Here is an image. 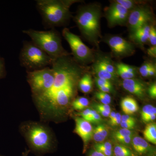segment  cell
<instances>
[{
  "label": "cell",
  "instance_id": "c3c4849f",
  "mask_svg": "<svg viewBox=\"0 0 156 156\" xmlns=\"http://www.w3.org/2000/svg\"><path fill=\"white\" fill-rule=\"evenodd\" d=\"M0 156H4L0 154Z\"/></svg>",
  "mask_w": 156,
  "mask_h": 156
},
{
  "label": "cell",
  "instance_id": "4dcf8cb0",
  "mask_svg": "<svg viewBox=\"0 0 156 156\" xmlns=\"http://www.w3.org/2000/svg\"><path fill=\"white\" fill-rule=\"evenodd\" d=\"M152 63L150 62H146L143 64L139 69V72L143 77H147L148 76V72L151 66H152Z\"/></svg>",
  "mask_w": 156,
  "mask_h": 156
},
{
  "label": "cell",
  "instance_id": "8992f818",
  "mask_svg": "<svg viewBox=\"0 0 156 156\" xmlns=\"http://www.w3.org/2000/svg\"><path fill=\"white\" fill-rule=\"evenodd\" d=\"M20 65L27 71L43 69L52 66L54 59L32 41H25L19 55Z\"/></svg>",
  "mask_w": 156,
  "mask_h": 156
},
{
  "label": "cell",
  "instance_id": "ee69618b",
  "mask_svg": "<svg viewBox=\"0 0 156 156\" xmlns=\"http://www.w3.org/2000/svg\"><path fill=\"white\" fill-rule=\"evenodd\" d=\"M156 68L155 66L153 65L152 66L148 74V76H154L156 75Z\"/></svg>",
  "mask_w": 156,
  "mask_h": 156
},
{
  "label": "cell",
  "instance_id": "7402d4cb",
  "mask_svg": "<svg viewBox=\"0 0 156 156\" xmlns=\"http://www.w3.org/2000/svg\"><path fill=\"white\" fill-rule=\"evenodd\" d=\"M94 150L106 156H113V147L110 142L96 143L93 146Z\"/></svg>",
  "mask_w": 156,
  "mask_h": 156
},
{
  "label": "cell",
  "instance_id": "d6a6232c",
  "mask_svg": "<svg viewBox=\"0 0 156 156\" xmlns=\"http://www.w3.org/2000/svg\"><path fill=\"white\" fill-rule=\"evenodd\" d=\"M102 121L101 116L96 111L91 109L90 111V123H99Z\"/></svg>",
  "mask_w": 156,
  "mask_h": 156
},
{
  "label": "cell",
  "instance_id": "f546056e",
  "mask_svg": "<svg viewBox=\"0 0 156 156\" xmlns=\"http://www.w3.org/2000/svg\"><path fill=\"white\" fill-rule=\"evenodd\" d=\"M133 136H122V137H118L115 138V140L118 141V143L122 145L126 146V147L130 146L131 144Z\"/></svg>",
  "mask_w": 156,
  "mask_h": 156
},
{
  "label": "cell",
  "instance_id": "9c48e42d",
  "mask_svg": "<svg viewBox=\"0 0 156 156\" xmlns=\"http://www.w3.org/2000/svg\"><path fill=\"white\" fill-rule=\"evenodd\" d=\"M154 14L148 6L140 5L129 12L128 23V28L131 34L151 22L153 18Z\"/></svg>",
  "mask_w": 156,
  "mask_h": 156
},
{
  "label": "cell",
  "instance_id": "277c9868",
  "mask_svg": "<svg viewBox=\"0 0 156 156\" xmlns=\"http://www.w3.org/2000/svg\"><path fill=\"white\" fill-rule=\"evenodd\" d=\"M37 8L43 23L48 28L60 27L69 21L72 17L70 8L77 0H37Z\"/></svg>",
  "mask_w": 156,
  "mask_h": 156
},
{
  "label": "cell",
  "instance_id": "ffe728a7",
  "mask_svg": "<svg viewBox=\"0 0 156 156\" xmlns=\"http://www.w3.org/2000/svg\"><path fill=\"white\" fill-rule=\"evenodd\" d=\"M78 88L84 93H88L93 88V81L89 74L85 73L81 77L78 83Z\"/></svg>",
  "mask_w": 156,
  "mask_h": 156
},
{
  "label": "cell",
  "instance_id": "1f68e13d",
  "mask_svg": "<svg viewBox=\"0 0 156 156\" xmlns=\"http://www.w3.org/2000/svg\"><path fill=\"white\" fill-rule=\"evenodd\" d=\"M148 41H149L152 46H156V30L155 27L154 26H151Z\"/></svg>",
  "mask_w": 156,
  "mask_h": 156
},
{
  "label": "cell",
  "instance_id": "52a82bcc",
  "mask_svg": "<svg viewBox=\"0 0 156 156\" xmlns=\"http://www.w3.org/2000/svg\"><path fill=\"white\" fill-rule=\"evenodd\" d=\"M62 35L69 45L73 58L78 64L84 66L94 61L95 55L93 50L84 44L80 37L67 28L63 29Z\"/></svg>",
  "mask_w": 156,
  "mask_h": 156
},
{
  "label": "cell",
  "instance_id": "484cf974",
  "mask_svg": "<svg viewBox=\"0 0 156 156\" xmlns=\"http://www.w3.org/2000/svg\"><path fill=\"white\" fill-rule=\"evenodd\" d=\"M153 115H156V107L151 105H147L143 107L141 112V117L144 122L145 123L147 120Z\"/></svg>",
  "mask_w": 156,
  "mask_h": 156
},
{
  "label": "cell",
  "instance_id": "7bdbcfd3",
  "mask_svg": "<svg viewBox=\"0 0 156 156\" xmlns=\"http://www.w3.org/2000/svg\"><path fill=\"white\" fill-rule=\"evenodd\" d=\"M98 89L101 92H105V93H109L113 91V87H98Z\"/></svg>",
  "mask_w": 156,
  "mask_h": 156
},
{
  "label": "cell",
  "instance_id": "8d00e7d4",
  "mask_svg": "<svg viewBox=\"0 0 156 156\" xmlns=\"http://www.w3.org/2000/svg\"><path fill=\"white\" fill-rule=\"evenodd\" d=\"M90 111H91V109L86 108L80 113H78V115L82 117V119L89 122L90 120Z\"/></svg>",
  "mask_w": 156,
  "mask_h": 156
},
{
  "label": "cell",
  "instance_id": "ac0fdd59",
  "mask_svg": "<svg viewBox=\"0 0 156 156\" xmlns=\"http://www.w3.org/2000/svg\"><path fill=\"white\" fill-rule=\"evenodd\" d=\"M94 62L92 68L94 73L97 76V77L100 79H104L111 81L114 80L116 76H114L108 72L99 62L94 59Z\"/></svg>",
  "mask_w": 156,
  "mask_h": 156
},
{
  "label": "cell",
  "instance_id": "6da1fadb",
  "mask_svg": "<svg viewBox=\"0 0 156 156\" xmlns=\"http://www.w3.org/2000/svg\"><path fill=\"white\" fill-rule=\"evenodd\" d=\"M51 66L55 73L52 87L42 95L32 97L40 121L47 123L57 122L67 114L85 71L84 66L78 64L71 55L54 59Z\"/></svg>",
  "mask_w": 156,
  "mask_h": 156
},
{
  "label": "cell",
  "instance_id": "e575fe53",
  "mask_svg": "<svg viewBox=\"0 0 156 156\" xmlns=\"http://www.w3.org/2000/svg\"><path fill=\"white\" fill-rule=\"evenodd\" d=\"M95 81L98 87H113L111 81L107 80L96 77L95 78Z\"/></svg>",
  "mask_w": 156,
  "mask_h": 156
},
{
  "label": "cell",
  "instance_id": "5b68a950",
  "mask_svg": "<svg viewBox=\"0 0 156 156\" xmlns=\"http://www.w3.org/2000/svg\"><path fill=\"white\" fill-rule=\"evenodd\" d=\"M23 33L30 37L34 44L53 59L71 55L62 47L60 34L55 28L46 31L30 29L23 31Z\"/></svg>",
  "mask_w": 156,
  "mask_h": 156
},
{
  "label": "cell",
  "instance_id": "d6986e66",
  "mask_svg": "<svg viewBox=\"0 0 156 156\" xmlns=\"http://www.w3.org/2000/svg\"><path fill=\"white\" fill-rule=\"evenodd\" d=\"M108 134L107 127L103 124L98 125L93 130L92 137L96 143L104 142Z\"/></svg>",
  "mask_w": 156,
  "mask_h": 156
},
{
  "label": "cell",
  "instance_id": "f1b7e54d",
  "mask_svg": "<svg viewBox=\"0 0 156 156\" xmlns=\"http://www.w3.org/2000/svg\"><path fill=\"white\" fill-rule=\"evenodd\" d=\"M113 137L114 139L118 137H122V136H133L134 133L131 130L122 128L115 131L112 134Z\"/></svg>",
  "mask_w": 156,
  "mask_h": 156
},
{
  "label": "cell",
  "instance_id": "ba28073f",
  "mask_svg": "<svg viewBox=\"0 0 156 156\" xmlns=\"http://www.w3.org/2000/svg\"><path fill=\"white\" fill-rule=\"evenodd\" d=\"M27 79L30 87L32 97L42 95L52 87L55 79V73L52 67L27 71Z\"/></svg>",
  "mask_w": 156,
  "mask_h": 156
},
{
  "label": "cell",
  "instance_id": "d590c367",
  "mask_svg": "<svg viewBox=\"0 0 156 156\" xmlns=\"http://www.w3.org/2000/svg\"><path fill=\"white\" fill-rule=\"evenodd\" d=\"M94 109H99L110 114L111 112V108L109 105H105L103 104H95L93 105Z\"/></svg>",
  "mask_w": 156,
  "mask_h": 156
},
{
  "label": "cell",
  "instance_id": "f6af8a7d",
  "mask_svg": "<svg viewBox=\"0 0 156 156\" xmlns=\"http://www.w3.org/2000/svg\"><path fill=\"white\" fill-rule=\"evenodd\" d=\"M89 156H106L101 153L98 152L97 151L93 150L90 152Z\"/></svg>",
  "mask_w": 156,
  "mask_h": 156
},
{
  "label": "cell",
  "instance_id": "83f0119b",
  "mask_svg": "<svg viewBox=\"0 0 156 156\" xmlns=\"http://www.w3.org/2000/svg\"><path fill=\"white\" fill-rule=\"evenodd\" d=\"M95 96L103 104L109 105L111 102L112 98L108 93L99 91L95 92Z\"/></svg>",
  "mask_w": 156,
  "mask_h": 156
},
{
  "label": "cell",
  "instance_id": "44dd1931",
  "mask_svg": "<svg viewBox=\"0 0 156 156\" xmlns=\"http://www.w3.org/2000/svg\"><path fill=\"white\" fill-rule=\"evenodd\" d=\"M95 60L98 62L108 72L117 76L116 70L115 65L109 57L102 55H98Z\"/></svg>",
  "mask_w": 156,
  "mask_h": 156
},
{
  "label": "cell",
  "instance_id": "f35d334b",
  "mask_svg": "<svg viewBox=\"0 0 156 156\" xmlns=\"http://www.w3.org/2000/svg\"><path fill=\"white\" fill-rule=\"evenodd\" d=\"M122 115L119 113H116L114 119L110 123L111 126H118L120 125L121 123Z\"/></svg>",
  "mask_w": 156,
  "mask_h": 156
},
{
  "label": "cell",
  "instance_id": "ab89813d",
  "mask_svg": "<svg viewBox=\"0 0 156 156\" xmlns=\"http://www.w3.org/2000/svg\"><path fill=\"white\" fill-rule=\"evenodd\" d=\"M135 125H136V122H121L120 124L122 128L130 130L133 129L135 127Z\"/></svg>",
  "mask_w": 156,
  "mask_h": 156
},
{
  "label": "cell",
  "instance_id": "60d3db41",
  "mask_svg": "<svg viewBox=\"0 0 156 156\" xmlns=\"http://www.w3.org/2000/svg\"><path fill=\"white\" fill-rule=\"evenodd\" d=\"M121 122H135V119L133 117L129 115H122Z\"/></svg>",
  "mask_w": 156,
  "mask_h": 156
},
{
  "label": "cell",
  "instance_id": "bcb514c9",
  "mask_svg": "<svg viewBox=\"0 0 156 156\" xmlns=\"http://www.w3.org/2000/svg\"><path fill=\"white\" fill-rule=\"evenodd\" d=\"M115 112H111L109 116V123L111 122L114 119L115 116L116 115Z\"/></svg>",
  "mask_w": 156,
  "mask_h": 156
},
{
  "label": "cell",
  "instance_id": "4fadbf2b",
  "mask_svg": "<svg viewBox=\"0 0 156 156\" xmlns=\"http://www.w3.org/2000/svg\"><path fill=\"white\" fill-rule=\"evenodd\" d=\"M122 85L125 90L139 98H143L145 96L146 87L140 80L134 78L123 80Z\"/></svg>",
  "mask_w": 156,
  "mask_h": 156
},
{
  "label": "cell",
  "instance_id": "2e32d148",
  "mask_svg": "<svg viewBox=\"0 0 156 156\" xmlns=\"http://www.w3.org/2000/svg\"><path fill=\"white\" fill-rule=\"evenodd\" d=\"M151 26L148 24L144 25L131 34V40L140 45H144L148 40L149 34Z\"/></svg>",
  "mask_w": 156,
  "mask_h": 156
},
{
  "label": "cell",
  "instance_id": "9a60e30c",
  "mask_svg": "<svg viewBox=\"0 0 156 156\" xmlns=\"http://www.w3.org/2000/svg\"><path fill=\"white\" fill-rule=\"evenodd\" d=\"M117 75L123 80L133 79L137 73V68L132 66L119 62L115 64Z\"/></svg>",
  "mask_w": 156,
  "mask_h": 156
},
{
  "label": "cell",
  "instance_id": "8fae6325",
  "mask_svg": "<svg viewBox=\"0 0 156 156\" xmlns=\"http://www.w3.org/2000/svg\"><path fill=\"white\" fill-rule=\"evenodd\" d=\"M129 12L114 1L105 11V17L109 27L124 25L127 22Z\"/></svg>",
  "mask_w": 156,
  "mask_h": 156
},
{
  "label": "cell",
  "instance_id": "836d02e7",
  "mask_svg": "<svg viewBox=\"0 0 156 156\" xmlns=\"http://www.w3.org/2000/svg\"><path fill=\"white\" fill-rule=\"evenodd\" d=\"M6 75L5 61V58L0 56V80L5 78Z\"/></svg>",
  "mask_w": 156,
  "mask_h": 156
},
{
  "label": "cell",
  "instance_id": "74e56055",
  "mask_svg": "<svg viewBox=\"0 0 156 156\" xmlns=\"http://www.w3.org/2000/svg\"><path fill=\"white\" fill-rule=\"evenodd\" d=\"M149 95L151 98L156 99V83H154L151 85L148 90Z\"/></svg>",
  "mask_w": 156,
  "mask_h": 156
},
{
  "label": "cell",
  "instance_id": "4316f807",
  "mask_svg": "<svg viewBox=\"0 0 156 156\" xmlns=\"http://www.w3.org/2000/svg\"><path fill=\"white\" fill-rule=\"evenodd\" d=\"M117 3H119L124 8L131 11L137 6L142 5L143 2L141 1H132V0H117L115 1Z\"/></svg>",
  "mask_w": 156,
  "mask_h": 156
},
{
  "label": "cell",
  "instance_id": "603a6c76",
  "mask_svg": "<svg viewBox=\"0 0 156 156\" xmlns=\"http://www.w3.org/2000/svg\"><path fill=\"white\" fill-rule=\"evenodd\" d=\"M143 134L146 140H147L154 144H156V123H151L147 124L144 131Z\"/></svg>",
  "mask_w": 156,
  "mask_h": 156
},
{
  "label": "cell",
  "instance_id": "7c38bea8",
  "mask_svg": "<svg viewBox=\"0 0 156 156\" xmlns=\"http://www.w3.org/2000/svg\"><path fill=\"white\" fill-rule=\"evenodd\" d=\"M76 127L74 132L78 134L83 140L84 144V150H86L88 143L92 138L93 128L91 123L76 116L75 118Z\"/></svg>",
  "mask_w": 156,
  "mask_h": 156
},
{
  "label": "cell",
  "instance_id": "7dc6e473",
  "mask_svg": "<svg viewBox=\"0 0 156 156\" xmlns=\"http://www.w3.org/2000/svg\"><path fill=\"white\" fill-rule=\"evenodd\" d=\"M30 152V151L29 150L25 148V151L22 153V156H28Z\"/></svg>",
  "mask_w": 156,
  "mask_h": 156
},
{
  "label": "cell",
  "instance_id": "30bf717a",
  "mask_svg": "<svg viewBox=\"0 0 156 156\" xmlns=\"http://www.w3.org/2000/svg\"><path fill=\"white\" fill-rule=\"evenodd\" d=\"M103 40L110 48L113 55L117 58L128 57L135 53L134 44L120 36L109 35Z\"/></svg>",
  "mask_w": 156,
  "mask_h": 156
},
{
  "label": "cell",
  "instance_id": "3957f363",
  "mask_svg": "<svg viewBox=\"0 0 156 156\" xmlns=\"http://www.w3.org/2000/svg\"><path fill=\"white\" fill-rule=\"evenodd\" d=\"M101 9L100 5L91 4L78 9L74 20L82 36L92 45L98 48L101 32Z\"/></svg>",
  "mask_w": 156,
  "mask_h": 156
},
{
  "label": "cell",
  "instance_id": "cb8c5ba5",
  "mask_svg": "<svg viewBox=\"0 0 156 156\" xmlns=\"http://www.w3.org/2000/svg\"><path fill=\"white\" fill-rule=\"evenodd\" d=\"M89 103V100L86 97L76 98L72 103L71 107L77 111H82L87 108Z\"/></svg>",
  "mask_w": 156,
  "mask_h": 156
},
{
  "label": "cell",
  "instance_id": "e0dca14e",
  "mask_svg": "<svg viewBox=\"0 0 156 156\" xmlns=\"http://www.w3.org/2000/svg\"><path fill=\"white\" fill-rule=\"evenodd\" d=\"M122 110L126 115L133 114L139 109L137 102L133 98L127 96L123 98L121 102Z\"/></svg>",
  "mask_w": 156,
  "mask_h": 156
},
{
  "label": "cell",
  "instance_id": "5bb4252c",
  "mask_svg": "<svg viewBox=\"0 0 156 156\" xmlns=\"http://www.w3.org/2000/svg\"><path fill=\"white\" fill-rule=\"evenodd\" d=\"M131 145L134 152L139 156H153L155 154L154 147L140 136L133 137Z\"/></svg>",
  "mask_w": 156,
  "mask_h": 156
},
{
  "label": "cell",
  "instance_id": "7a4b0ae2",
  "mask_svg": "<svg viewBox=\"0 0 156 156\" xmlns=\"http://www.w3.org/2000/svg\"><path fill=\"white\" fill-rule=\"evenodd\" d=\"M48 123L33 121L22 122L19 131L25 139L31 152L37 156L51 153L56 148V140Z\"/></svg>",
  "mask_w": 156,
  "mask_h": 156
},
{
  "label": "cell",
  "instance_id": "b9f144b4",
  "mask_svg": "<svg viewBox=\"0 0 156 156\" xmlns=\"http://www.w3.org/2000/svg\"><path fill=\"white\" fill-rule=\"evenodd\" d=\"M147 54L151 57L156 58V46H151L147 50Z\"/></svg>",
  "mask_w": 156,
  "mask_h": 156
},
{
  "label": "cell",
  "instance_id": "d4e9b609",
  "mask_svg": "<svg viewBox=\"0 0 156 156\" xmlns=\"http://www.w3.org/2000/svg\"><path fill=\"white\" fill-rule=\"evenodd\" d=\"M113 156H135L128 147L118 143L113 147Z\"/></svg>",
  "mask_w": 156,
  "mask_h": 156
}]
</instances>
